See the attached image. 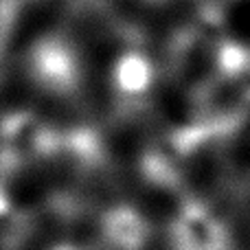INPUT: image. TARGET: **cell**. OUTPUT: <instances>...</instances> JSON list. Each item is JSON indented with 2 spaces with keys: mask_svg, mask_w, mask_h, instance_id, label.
<instances>
[{
  "mask_svg": "<svg viewBox=\"0 0 250 250\" xmlns=\"http://www.w3.org/2000/svg\"><path fill=\"white\" fill-rule=\"evenodd\" d=\"M108 242L117 250H138L145 242V229L129 215H117L105 226Z\"/></svg>",
  "mask_w": 250,
  "mask_h": 250,
  "instance_id": "2",
  "label": "cell"
},
{
  "mask_svg": "<svg viewBox=\"0 0 250 250\" xmlns=\"http://www.w3.org/2000/svg\"><path fill=\"white\" fill-rule=\"evenodd\" d=\"M57 250H73V248H57Z\"/></svg>",
  "mask_w": 250,
  "mask_h": 250,
  "instance_id": "3",
  "label": "cell"
},
{
  "mask_svg": "<svg viewBox=\"0 0 250 250\" xmlns=\"http://www.w3.org/2000/svg\"><path fill=\"white\" fill-rule=\"evenodd\" d=\"M176 250H229L226 233L217 222L200 211H189L173 226Z\"/></svg>",
  "mask_w": 250,
  "mask_h": 250,
  "instance_id": "1",
  "label": "cell"
}]
</instances>
